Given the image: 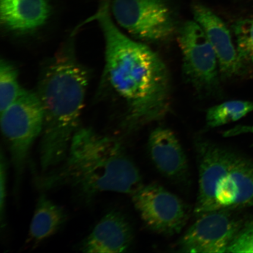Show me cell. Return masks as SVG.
<instances>
[{
  "label": "cell",
  "instance_id": "1",
  "mask_svg": "<svg viewBox=\"0 0 253 253\" xmlns=\"http://www.w3.org/2000/svg\"><path fill=\"white\" fill-rule=\"evenodd\" d=\"M97 19L105 40L109 81L127 107L121 127L126 134H131L169 113V71L151 47L122 33L107 8Z\"/></svg>",
  "mask_w": 253,
  "mask_h": 253
},
{
  "label": "cell",
  "instance_id": "2",
  "mask_svg": "<svg viewBox=\"0 0 253 253\" xmlns=\"http://www.w3.org/2000/svg\"><path fill=\"white\" fill-rule=\"evenodd\" d=\"M36 183L43 191L67 188L83 204L104 192L131 196L144 185L122 141L87 127L78 129L65 159L38 176Z\"/></svg>",
  "mask_w": 253,
  "mask_h": 253
},
{
  "label": "cell",
  "instance_id": "3",
  "mask_svg": "<svg viewBox=\"0 0 253 253\" xmlns=\"http://www.w3.org/2000/svg\"><path fill=\"white\" fill-rule=\"evenodd\" d=\"M88 85V75L71 45L63 47L49 62L40 82L39 95L44 111L39 153L42 173L65 159L79 128Z\"/></svg>",
  "mask_w": 253,
  "mask_h": 253
},
{
  "label": "cell",
  "instance_id": "4",
  "mask_svg": "<svg viewBox=\"0 0 253 253\" xmlns=\"http://www.w3.org/2000/svg\"><path fill=\"white\" fill-rule=\"evenodd\" d=\"M195 147L199 171L196 216L253 206V161L211 141L198 140Z\"/></svg>",
  "mask_w": 253,
  "mask_h": 253
},
{
  "label": "cell",
  "instance_id": "5",
  "mask_svg": "<svg viewBox=\"0 0 253 253\" xmlns=\"http://www.w3.org/2000/svg\"><path fill=\"white\" fill-rule=\"evenodd\" d=\"M44 111L37 93L24 89L17 99L1 112V127L13 168L15 192L23 179L32 147L42 133Z\"/></svg>",
  "mask_w": 253,
  "mask_h": 253
},
{
  "label": "cell",
  "instance_id": "6",
  "mask_svg": "<svg viewBox=\"0 0 253 253\" xmlns=\"http://www.w3.org/2000/svg\"><path fill=\"white\" fill-rule=\"evenodd\" d=\"M112 10L120 26L139 41L163 42L175 33L169 0H113Z\"/></svg>",
  "mask_w": 253,
  "mask_h": 253
},
{
  "label": "cell",
  "instance_id": "7",
  "mask_svg": "<svg viewBox=\"0 0 253 253\" xmlns=\"http://www.w3.org/2000/svg\"><path fill=\"white\" fill-rule=\"evenodd\" d=\"M177 40L188 83L199 92H214L219 86V63L203 29L195 20L186 21L179 28Z\"/></svg>",
  "mask_w": 253,
  "mask_h": 253
},
{
  "label": "cell",
  "instance_id": "8",
  "mask_svg": "<svg viewBox=\"0 0 253 253\" xmlns=\"http://www.w3.org/2000/svg\"><path fill=\"white\" fill-rule=\"evenodd\" d=\"M131 199L145 225L160 235H177L187 223V205L178 196L157 183L144 185L131 195Z\"/></svg>",
  "mask_w": 253,
  "mask_h": 253
},
{
  "label": "cell",
  "instance_id": "9",
  "mask_svg": "<svg viewBox=\"0 0 253 253\" xmlns=\"http://www.w3.org/2000/svg\"><path fill=\"white\" fill-rule=\"evenodd\" d=\"M230 210H217L201 215L180 239L178 252L226 253L242 222Z\"/></svg>",
  "mask_w": 253,
  "mask_h": 253
},
{
  "label": "cell",
  "instance_id": "10",
  "mask_svg": "<svg viewBox=\"0 0 253 253\" xmlns=\"http://www.w3.org/2000/svg\"><path fill=\"white\" fill-rule=\"evenodd\" d=\"M192 12L194 20L203 29L216 53L221 77L229 78L236 75L242 64L225 23L204 5H194Z\"/></svg>",
  "mask_w": 253,
  "mask_h": 253
},
{
  "label": "cell",
  "instance_id": "11",
  "mask_svg": "<svg viewBox=\"0 0 253 253\" xmlns=\"http://www.w3.org/2000/svg\"><path fill=\"white\" fill-rule=\"evenodd\" d=\"M148 148L155 167L173 181L184 182L189 178L187 157L179 139L171 129L158 126L148 137Z\"/></svg>",
  "mask_w": 253,
  "mask_h": 253
},
{
  "label": "cell",
  "instance_id": "12",
  "mask_svg": "<svg viewBox=\"0 0 253 253\" xmlns=\"http://www.w3.org/2000/svg\"><path fill=\"white\" fill-rule=\"evenodd\" d=\"M133 240L131 224L122 213L110 211L102 217L79 246V250L90 253L126 252Z\"/></svg>",
  "mask_w": 253,
  "mask_h": 253
},
{
  "label": "cell",
  "instance_id": "13",
  "mask_svg": "<svg viewBox=\"0 0 253 253\" xmlns=\"http://www.w3.org/2000/svg\"><path fill=\"white\" fill-rule=\"evenodd\" d=\"M50 11L47 0H0L1 24L15 33H28L42 26Z\"/></svg>",
  "mask_w": 253,
  "mask_h": 253
},
{
  "label": "cell",
  "instance_id": "14",
  "mask_svg": "<svg viewBox=\"0 0 253 253\" xmlns=\"http://www.w3.org/2000/svg\"><path fill=\"white\" fill-rule=\"evenodd\" d=\"M68 219L64 208L42 194L38 199L30 227L29 237L39 243L54 235Z\"/></svg>",
  "mask_w": 253,
  "mask_h": 253
},
{
  "label": "cell",
  "instance_id": "15",
  "mask_svg": "<svg viewBox=\"0 0 253 253\" xmlns=\"http://www.w3.org/2000/svg\"><path fill=\"white\" fill-rule=\"evenodd\" d=\"M253 110V103L248 101H228L207 110L206 123L209 128H216L237 121Z\"/></svg>",
  "mask_w": 253,
  "mask_h": 253
},
{
  "label": "cell",
  "instance_id": "16",
  "mask_svg": "<svg viewBox=\"0 0 253 253\" xmlns=\"http://www.w3.org/2000/svg\"><path fill=\"white\" fill-rule=\"evenodd\" d=\"M24 88L19 82L17 69L7 60L0 62V110L1 112L14 102Z\"/></svg>",
  "mask_w": 253,
  "mask_h": 253
},
{
  "label": "cell",
  "instance_id": "17",
  "mask_svg": "<svg viewBox=\"0 0 253 253\" xmlns=\"http://www.w3.org/2000/svg\"><path fill=\"white\" fill-rule=\"evenodd\" d=\"M237 52L240 62L253 63V20H240L234 25Z\"/></svg>",
  "mask_w": 253,
  "mask_h": 253
},
{
  "label": "cell",
  "instance_id": "18",
  "mask_svg": "<svg viewBox=\"0 0 253 253\" xmlns=\"http://www.w3.org/2000/svg\"><path fill=\"white\" fill-rule=\"evenodd\" d=\"M226 253H253V220L242 224Z\"/></svg>",
  "mask_w": 253,
  "mask_h": 253
},
{
  "label": "cell",
  "instance_id": "19",
  "mask_svg": "<svg viewBox=\"0 0 253 253\" xmlns=\"http://www.w3.org/2000/svg\"><path fill=\"white\" fill-rule=\"evenodd\" d=\"M0 218L1 227L4 225L6 198H7V162L3 150L1 153L0 164Z\"/></svg>",
  "mask_w": 253,
  "mask_h": 253
},
{
  "label": "cell",
  "instance_id": "20",
  "mask_svg": "<svg viewBox=\"0 0 253 253\" xmlns=\"http://www.w3.org/2000/svg\"><path fill=\"white\" fill-rule=\"evenodd\" d=\"M251 131L253 132V127L251 128Z\"/></svg>",
  "mask_w": 253,
  "mask_h": 253
}]
</instances>
